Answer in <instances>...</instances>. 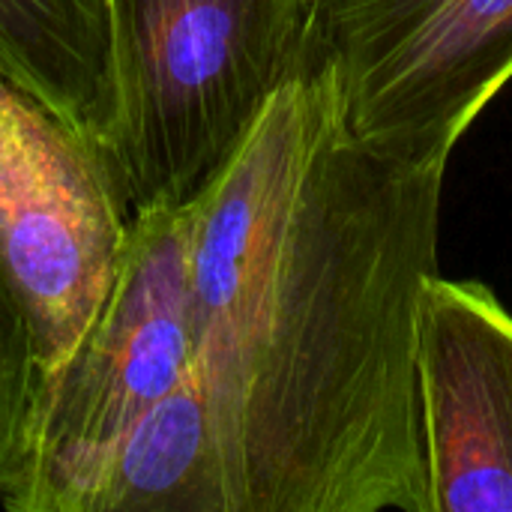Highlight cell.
<instances>
[{
    "label": "cell",
    "mask_w": 512,
    "mask_h": 512,
    "mask_svg": "<svg viewBox=\"0 0 512 512\" xmlns=\"http://www.w3.org/2000/svg\"><path fill=\"white\" fill-rule=\"evenodd\" d=\"M0 72L108 153L117 120L108 0H0Z\"/></svg>",
    "instance_id": "52a82bcc"
},
{
    "label": "cell",
    "mask_w": 512,
    "mask_h": 512,
    "mask_svg": "<svg viewBox=\"0 0 512 512\" xmlns=\"http://www.w3.org/2000/svg\"><path fill=\"white\" fill-rule=\"evenodd\" d=\"M306 48L363 144L447 165L512 81V0H315Z\"/></svg>",
    "instance_id": "5b68a950"
},
{
    "label": "cell",
    "mask_w": 512,
    "mask_h": 512,
    "mask_svg": "<svg viewBox=\"0 0 512 512\" xmlns=\"http://www.w3.org/2000/svg\"><path fill=\"white\" fill-rule=\"evenodd\" d=\"M444 174L363 144L306 48L192 198L195 363L231 512H432L417 339Z\"/></svg>",
    "instance_id": "6da1fadb"
},
{
    "label": "cell",
    "mask_w": 512,
    "mask_h": 512,
    "mask_svg": "<svg viewBox=\"0 0 512 512\" xmlns=\"http://www.w3.org/2000/svg\"><path fill=\"white\" fill-rule=\"evenodd\" d=\"M129 222L105 147L0 72V282L27 330L36 390L96 324Z\"/></svg>",
    "instance_id": "277c9868"
},
{
    "label": "cell",
    "mask_w": 512,
    "mask_h": 512,
    "mask_svg": "<svg viewBox=\"0 0 512 512\" xmlns=\"http://www.w3.org/2000/svg\"><path fill=\"white\" fill-rule=\"evenodd\" d=\"M84 512H231L222 441L201 375L129 429Z\"/></svg>",
    "instance_id": "ba28073f"
},
{
    "label": "cell",
    "mask_w": 512,
    "mask_h": 512,
    "mask_svg": "<svg viewBox=\"0 0 512 512\" xmlns=\"http://www.w3.org/2000/svg\"><path fill=\"white\" fill-rule=\"evenodd\" d=\"M315 0H108L117 120L135 210L189 204L303 63Z\"/></svg>",
    "instance_id": "7a4b0ae2"
},
{
    "label": "cell",
    "mask_w": 512,
    "mask_h": 512,
    "mask_svg": "<svg viewBox=\"0 0 512 512\" xmlns=\"http://www.w3.org/2000/svg\"><path fill=\"white\" fill-rule=\"evenodd\" d=\"M192 201L135 210L111 294L33 399L15 512H84L129 429L198 375L189 309Z\"/></svg>",
    "instance_id": "3957f363"
},
{
    "label": "cell",
    "mask_w": 512,
    "mask_h": 512,
    "mask_svg": "<svg viewBox=\"0 0 512 512\" xmlns=\"http://www.w3.org/2000/svg\"><path fill=\"white\" fill-rule=\"evenodd\" d=\"M36 399V372L27 330L0 282V501L15 486L27 423Z\"/></svg>",
    "instance_id": "9c48e42d"
},
{
    "label": "cell",
    "mask_w": 512,
    "mask_h": 512,
    "mask_svg": "<svg viewBox=\"0 0 512 512\" xmlns=\"http://www.w3.org/2000/svg\"><path fill=\"white\" fill-rule=\"evenodd\" d=\"M417 372L432 512H512V312L495 288L429 279Z\"/></svg>",
    "instance_id": "8992f818"
}]
</instances>
